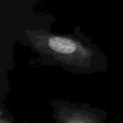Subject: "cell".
I'll return each mask as SVG.
<instances>
[{
    "instance_id": "6da1fadb",
    "label": "cell",
    "mask_w": 123,
    "mask_h": 123,
    "mask_svg": "<svg viewBox=\"0 0 123 123\" xmlns=\"http://www.w3.org/2000/svg\"><path fill=\"white\" fill-rule=\"evenodd\" d=\"M25 37L40 66L59 67L76 74L103 73L109 67L106 54L79 27L66 34L45 28L27 29Z\"/></svg>"
},
{
    "instance_id": "3957f363",
    "label": "cell",
    "mask_w": 123,
    "mask_h": 123,
    "mask_svg": "<svg viewBox=\"0 0 123 123\" xmlns=\"http://www.w3.org/2000/svg\"><path fill=\"white\" fill-rule=\"evenodd\" d=\"M0 106V123H17L14 116L4 105L3 101L1 102Z\"/></svg>"
},
{
    "instance_id": "7a4b0ae2",
    "label": "cell",
    "mask_w": 123,
    "mask_h": 123,
    "mask_svg": "<svg viewBox=\"0 0 123 123\" xmlns=\"http://www.w3.org/2000/svg\"><path fill=\"white\" fill-rule=\"evenodd\" d=\"M54 123H107L108 112L89 102L74 103L55 99L50 102Z\"/></svg>"
}]
</instances>
